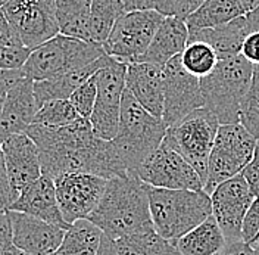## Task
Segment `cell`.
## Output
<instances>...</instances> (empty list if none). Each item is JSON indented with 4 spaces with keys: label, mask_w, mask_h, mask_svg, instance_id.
<instances>
[{
    "label": "cell",
    "mask_w": 259,
    "mask_h": 255,
    "mask_svg": "<svg viewBox=\"0 0 259 255\" xmlns=\"http://www.w3.org/2000/svg\"><path fill=\"white\" fill-rule=\"evenodd\" d=\"M25 134L38 148L41 174L52 180L66 173H92L108 180L128 174L112 140L99 139L90 120L82 117L66 127L31 124Z\"/></svg>",
    "instance_id": "obj_1"
},
{
    "label": "cell",
    "mask_w": 259,
    "mask_h": 255,
    "mask_svg": "<svg viewBox=\"0 0 259 255\" xmlns=\"http://www.w3.org/2000/svg\"><path fill=\"white\" fill-rule=\"evenodd\" d=\"M87 220L112 240L155 230L146 183L136 174L109 178L99 205Z\"/></svg>",
    "instance_id": "obj_2"
},
{
    "label": "cell",
    "mask_w": 259,
    "mask_h": 255,
    "mask_svg": "<svg viewBox=\"0 0 259 255\" xmlns=\"http://www.w3.org/2000/svg\"><path fill=\"white\" fill-rule=\"evenodd\" d=\"M153 229L176 242L212 215L210 195L203 191L161 189L146 185Z\"/></svg>",
    "instance_id": "obj_3"
},
{
    "label": "cell",
    "mask_w": 259,
    "mask_h": 255,
    "mask_svg": "<svg viewBox=\"0 0 259 255\" xmlns=\"http://www.w3.org/2000/svg\"><path fill=\"white\" fill-rule=\"evenodd\" d=\"M166 128L163 120L146 111L125 87L119 126L112 142L128 174H136L140 164L161 146Z\"/></svg>",
    "instance_id": "obj_4"
},
{
    "label": "cell",
    "mask_w": 259,
    "mask_h": 255,
    "mask_svg": "<svg viewBox=\"0 0 259 255\" xmlns=\"http://www.w3.org/2000/svg\"><path fill=\"white\" fill-rule=\"evenodd\" d=\"M253 65L243 55L218 61L209 76L200 79L205 106L213 112L220 124L240 123V106L249 90Z\"/></svg>",
    "instance_id": "obj_5"
},
{
    "label": "cell",
    "mask_w": 259,
    "mask_h": 255,
    "mask_svg": "<svg viewBox=\"0 0 259 255\" xmlns=\"http://www.w3.org/2000/svg\"><path fill=\"white\" fill-rule=\"evenodd\" d=\"M103 55H106V52L99 43L58 34L38 48L32 49L21 69L24 77L32 81L48 80L92 64Z\"/></svg>",
    "instance_id": "obj_6"
},
{
    "label": "cell",
    "mask_w": 259,
    "mask_h": 255,
    "mask_svg": "<svg viewBox=\"0 0 259 255\" xmlns=\"http://www.w3.org/2000/svg\"><path fill=\"white\" fill-rule=\"evenodd\" d=\"M220 126L213 112L203 106L189 114L176 126L166 128L163 137V143L180 154L197 171L203 186L208 175L210 151Z\"/></svg>",
    "instance_id": "obj_7"
},
{
    "label": "cell",
    "mask_w": 259,
    "mask_h": 255,
    "mask_svg": "<svg viewBox=\"0 0 259 255\" xmlns=\"http://www.w3.org/2000/svg\"><path fill=\"white\" fill-rule=\"evenodd\" d=\"M258 142L240 123L220 126L210 151L203 191L210 195L221 183L240 174L253 158Z\"/></svg>",
    "instance_id": "obj_8"
},
{
    "label": "cell",
    "mask_w": 259,
    "mask_h": 255,
    "mask_svg": "<svg viewBox=\"0 0 259 255\" xmlns=\"http://www.w3.org/2000/svg\"><path fill=\"white\" fill-rule=\"evenodd\" d=\"M163 18L155 9L124 12L102 45L106 55L127 65L137 62L150 46Z\"/></svg>",
    "instance_id": "obj_9"
},
{
    "label": "cell",
    "mask_w": 259,
    "mask_h": 255,
    "mask_svg": "<svg viewBox=\"0 0 259 255\" xmlns=\"http://www.w3.org/2000/svg\"><path fill=\"white\" fill-rule=\"evenodd\" d=\"M128 65L108 55V61L96 72L97 97L90 117L93 131L99 139L112 140L119 126L125 74Z\"/></svg>",
    "instance_id": "obj_10"
},
{
    "label": "cell",
    "mask_w": 259,
    "mask_h": 255,
    "mask_svg": "<svg viewBox=\"0 0 259 255\" xmlns=\"http://www.w3.org/2000/svg\"><path fill=\"white\" fill-rule=\"evenodd\" d=\"M2 11L21 43L30 50L61 34L56 0H9Z\"/></svg>",
    "instance_id": "obj_11"
},
{
    "label": "cell",
    "mask_w": 259,
    "mask_h": 255,
    "mask_svg": "<svg viewBox=\"0 0 259 255\" xmlns=\"http://www.w3.org/2000/svg\"><path fill=\"white\" fill-rule=\"evenodd\" d=\"M136 175L149 186L161 189L202 191L203 180L193 167L163 142L137 168Z\"/></svg>",
    "instance_id": "obj_12"
},
{
    "label": "cell",
    "mask_w": 259,
    "mask_h": 255,
    "mask_svg": "<svg viewBox=\"0 0 259 255\" xmlns=\"http://www.w3.org/2000/svg\"><path fill=\"white\" fill-rule=\"evenodd\" d=\"M163 114L166 127H172L199 108L205 106L200 79L192 76L181 64V55L163 66Z\"/></svg>",
    "instance_id": "obj_13"
},
{
    "label": "cell",
    "mask_w": 259,
    "mask_h": 255,
    "mask_svg": "<svg viewBox=\"0 0 259 255\" xmlns=\"http://www.w3.org/2000/svg\"><path fill=\"white\" fill-rule=\"evenodd\" d=\"M56 198L68 224L89 218L106 191L108 178L92 173H66L53 180Z\"/></svg>",
    "instance_id": "obj_14"
},
{
    "label": "cell",
    "mask_w": 259,
    "mask_h": 255,
    "mask_svg": "<svg viewBox=\"0 0 259 255\" xmlns=\"http://www.w3.org/2000/svg\"><path fill=\"white\" fill-rule=\"evenodd\" d=\"M255 196L242 174L221 183L210 193L212 215L220 224L227 242L242 239L243 218Z\"/></svg>",
    "instance_id": "obj_15"
},
{
    "label": "cell",
    "mask_w": 259,
    "mask_h": 255,
    "mask_svg": "<svg viewBox=\"0 0 259 255\" xmlns=\"http://www.w3.org/2000/svg\"><path fill=\"white\" fill-rule=\"evenodd\" d=\"M0 149L5 157L11 188L18 198L27 186L43 175L38 148L28 134L19 133L8 137Z\"/></svg>",
    "instance_id": "obj_16"
},
{
    "label": "cell",
    "mask_w": 259,
    "mask_h": 255,
    "mask_svg": "<svg viewBox=\"0 0 259 255\" xmlns=\"http://www.w3.org/2000/svg\"><path fill=\"white\" fill-rule=\"evenodd\" d=\"M14 246L30 255H52L62 243L65 230L32 215L9 211Z\"/></svg>",
    "instance_id": "obj_17"
},
{
    "label": "cell",
    "mask_w": 259,
    "mask_h": 255,
    "mask_svg": "<svg viewBox=\"0 0 259 255\" xmlns=\"http://www.w3.org/2000/svg\"><path fill=\"white\" fill-rule=\"evenodd\" d=\"M38 105L34 95V81L22 77L3 99L0 117V146L12 134L25 133L34 123Z\"/></svg>",
    "instance_id": "obj_18"
},
{
    "label": "cell",
    "mask_w": 259,
    "mask_h": 255,
    "mask_svg": "<svg viewBox=\"0 0 259 255\" xmlns=\"http://www.w3.org/2000/svg\"><path fill=\"white\" fill-rule=\"evenodd\" d=\"M9 211L28 214L53 226H58L64 230H68L71 226L65 222L61 212L56 198L55 181L46 175H41L38 180H35L21 192L14 204L9 207Z\"/></svg>",
    "instance_id": "obj_19"
},
{
    "label": "cell",
    "mask_w": 259,
    "mask_h": 255,
    "mask_svg": "<svg viewBox=\"0 0 259 255\" xmlns=\"http://www.w3.org/2000/svg\"><path fill=\"white\" fill-rule=\"evenodd\" d=\"M163 66L150 62H133L127 66L125 87L146 111L162 118Z\"/></svg>",
    "instance_id": "obj_20"
},
{
    "label": "cell",
    "mask_w": 259,
    "mask_h": 255,
    "mask_svg": "<svg viewBox=\"0 0 259 255\" xmlns=\"http://www.w3.org/2000/svg\"><path fill=\"white\" fill-rule=\"evenodd\" d=\"M189 43V27L180 16H165L146 53L137 62L165 66L172 58L181 55Z\"/></svg>",
    "instance_id": "obj_21"
},
{
    "label": "cell",
    "mask_w": 259,
    "mask_h": 255,
    "mask_svg": "<svg viewBox=\"0 0 259 255\" xmlns=\"http://www.w3.org/2000/svg\"><path fill=\"white\" fill-rule=\"evenodd\" d=\"M249 32L246 18L242 15L213 28L189 30V42H203L209 45L221 61L242 53L243 42Z\"/></svg>",
    "instance_id": "obj_22"
},
{
    "label": "cell",
    "mask_w": 259,
    "mask_h": 255,
    "mask_svg": "<svg viewBox=\"0 0 259 255\" xmlns=\"http://www.w3.org/2000/svg\"><path fill=\"white\" fill-rule=\"evenodd\" d=\"M106 61H108V55H103L97 61L85 66L66 71L64 74L55 76L48 80L34 81V95H35L38 108L49 100L69 99L82 83H85L90 77H93L100 68H103Z\"/></svg>",
    "instance_id": "obj_23"
},
{
    "label": "cell",
    "mask_w": 259,
    "mask_h": 255,
    "mask_svg": "<svg viewBox=\"0 0 259 255\" xmlns=\"http://www.w3.org/2000/svg\"><path fill=\"white\" fill-rule=\"evenodd\" d=\"M226 243V236L213 215L176 240V246L181 255H217Z\"/></svg>",
    "instance_id": "obj_24"
},
{
    "label": "cell",
    "mask_w": 259,
    "mask_h": 255,
    "mask_svg": "<svg viewBox=\"0 0 259 255\" xmlns=\"http://www.w3.org/2000/svg\"><path fill=\"white\" fill-rule=\"evenodd\" d=\"M93 0H56V18L64 35L90 40V11Z\"/></svg>",
    "instance_id": "obj_25"
},
{
    "label": "cell",
    "mask_w": 259,
    "mask_h": 255,
    "mask_svg": "<svg viewBox=\"0 0 259 255\" xmlns=\"http://www.w3.org/2000/svg\"><path fill=\"white\" fill-rule=\"evenodd\" d=\"M103 232L90 220L82 218L65 230L61 246L52 255H96Z\"/></svg>",
    "instance_id": "obj_26"
},
{
    "label": "cell",
    "mask_w": 259,
    "mask_h": 255,
    "mask_svg": "<svg viewBox=\"0 0 259 255\" xmlns=\"http://www.w3.org/2000/svg\"><path fill=\"white\" fill-rule=\"evenodd\" d=\"M242 15L244 11L237 0H206L184 21L189 30H203L227 24Z\"/></svg>",
    "instance_id": "obj_27"
},
{
    "label": "cell",
    "mask_w": 259,
    "mask_h": 255,
    "mask_svg": "<svg viewBox=\"0 0 259 255\" xmlns=\"http://www.w3.org/2000/svg\"><path fill=\"white\" fill-rule=\"evenodd\" d=\"M118 255H177L176 242L166 240L155 230L134 233L113 240Z\"/></svg>",
    "instance_id": "obj_28"
},
{
    "label": "cell",
    "mask_w": 259,
    "mask_h": 255,
    "mask_svg": "<svg viewBox=\"0 0 259 255\" xmlns=\"http://www.w3.org/2000/svg\"><path fill=\"white\" fill-rule=\"evenodd\" d=\"M125 11L122 0H93L90 11V40L103 45Z\"/></svg>",
    "instance_id": "obj_29"
},
{
    "label": "cell",
    "mask_w": 259,
    "mask_h": 255,
    "mask_svg": "<svg viewBox=\"0 0 259 255\" xmlns=\"http://www.w3.org/2000/svg\"><path fill=\"white\" fill-rule=\"evenodd\" d=\"M218 61L215 50L203 42H189L181 53L183 66L197 79L209 76Z\"/></svg>",
    "instance_id": "obj_30"
},
{
    "label": "cell",
    "mask_w": 259,
    "mask_h": 255,
    "mask_svg": "<svg viewBox=\"0 0 259 255\" xmlns=\"http://www.w3.org/2000/svg\"><path fill=\"white\" fill-rule=\"evenodd\" d=\"M78 118L81 117L75 111L74 105L69 102V99H56V100H49L38 108L32 124L59 128L75 123Z\"/></svg>",
    "instance_id": "obj_31"
},
{
    "label": "cell",
    "mask_w": 259,
    "mask_h": 255,
    "mask_svg": "<svg viewBox=\"0 0 259 255\" xmlns=\"http://www.w3.org/2000/svg\"><path fill=\"white\" fill-rule=\"evenodd\" d=\"M240 124L259 140V65H253L252 81L240 106Z\"/></svg>",
    "instance_id": "obj_32"
},
{
    "label": "cell",
    "mask_w": 259,
    "mask_h": 255,
    "mask_svg": "<svg viewBox=\"0 0 259 255\" xmlns=\"http://www.w3.org/2000/svg\"><path fill=\"white\" fill-rule=\"evenodd\" d=\"M97 97V84H96V74L93 77H90L85 83H82L80 87L71 95L69 102L74 105L75 111L78 112V115L90 120L93 110H95V103H96Z\"/></svg>",
    "instance_id": "obj_33"
},
{
    "label": "cell",
    "mask_w": 259,
    "mask_h": 255,
    "mask_svg": "<svg viewBox=\"0 0 259 255\" xmlns=\"http://www.w3.org/2000/svg\"><path fill=\"white\" fill-rule=\"evenodd\" d=\"M30 49L22 45L0 46V71L21 69L30 56Z\"/></svg>",
    "instance_id": "obj_34"
},
{
    "label": "cell",
    "mask_w": 259,
    "mask_h": 255,
    "mask_svg": "<svg viewBox=\"0 0 259 255\" xmlns=\"http://www.w3.org/2000/svg\"><path fill=\"white\" fill-rule=\"evenodd\" d=\"M242 239L252 246L259 240V196L253 199L243 218Z\"/></svg>",
    "instance_id": "obj_35"
},
{
    "label": "cell",
    "mask_w": 259,
    "mask_h": 255,
    "mask_svg": "<svg viewBox=\"0 0 259 255\" xmlns=\"http://www.w3.org/2000/svg\"><path fill=\"white\" fill-rule=\"evenodd\" d=\"M16 199V195L11 188V181H9V175L6 170V162L3 152L0 149V209L8 211L9 207L14 204Z\"/></svg>",
    "instance_id": "obj_36"
},
{
    "label": "cell",
    "mask_w": 259,
    "mask_h": 255,
    "mask_svg": "<svg viewBox=\"0 0 259 255\" xmlns=\"http://www.w3.org/2000/svg\"><path fill=\"white\" fill-rule=\"evenodd\" d=\"M240 174L243 175V178L246 180L249 189L252 192V195L255 198L259 196V142L256 144V149H255V154H253V158L252 161L244 167L242 170Z\"/></svg>",
    "instance_id": "obj_37"
},
{
    "label": "cell",
    "mask_w": 259,
    "mask_h": 255,
    "mask_svg": "<svg viewBox=\"0 0 259 255\" xmlns=\"http://www.w3.org/2000/svg\"><path fill=\"white\" fill-rule=\"evenodd\" d=\"M14 248L12 240V226L8 211L0 209V255H9Z\"/></svg>",
    "instance_id": "obj_38"
},
{
    "label": "cell",
    "mask_w": 259,
    "mask_h": 255,
    "mask_svg": "<svg viewBox=\"0 0 259 255\" xmlns=\"http://www.w3.org/2000/svg\"><path fill=\"white\" fill-rule=\"evenodd\" d=\"M240 55L252 65H259V31H252L246 35Z\"/></svg>",
    "instance_id": "obj_39"
},
{
    "label": "cell",
    "mask_w": 259,
    "mask_h": 255,
    "mask_svg": "<svg viewBox=\"0 0 259 255\" xmlns=\"http://www.w3.org/2000/svg\"><path fill=\"white\" fill-rule=\"evenodd\" d=\"M12 45H22V43L14 31L12 25L9 24L6 15L0 9V46H12Z\"/></svg>",
    "instance_id": "obj_40"
},
{
    "label": "cell",
    "mask_w": 259,
    "mask_h": 255,
    "mask_svg": "<svg viewBox=\"0 0 259 255\" xmlns=\"http://www.w3.org/2000/svg\"><path fill=\"white\" fill-rule=\"evenodd\" d=\"M24 77L22 69H11V71H0V100L5 99L8 92L15 86L18 81Z\"/></svg>",
    "instance_id": "obj_41"
},
{
    "label": "cell",
    "mask_w": 259,
    "mask_h": 255,
    "mask_svg": "<svg viewBox=\"0 0 259 255\" xmlns=\"http://www.w3.org/2000/svg\"><path fill=\"white\" fill-rule=\"evenodd\" d=\"M217 255H256L255 248L244 240H230Z\"/></svg>",
    "instance_id": "obj_42"
},
{
    "label": "cell",
    "mask_w": 259,
    "mask_h": 255,
    "mask_svg": "<svg viewBox=\"0 0 259 255\" xmlns=\"http://www.w3.org/2000/svg\"><path fill=\"white\" fill-rule=\"evenodd\" d=\"M180 2L181 0H152V9L163 16H177Z\"/></svg>",
    "instance_id": "obj_43"
},
{
    "label": "cell",
    "mask_w": 259,
    "mask_h": 255,
    "mask_svg": "<svg viewBox=\"0 0 259 255\" xmlns=\"http://www.w3.org/2000/svg\"><path fill=\"white\" fill-rule=\"evenodd\" d=\"M205 2L206 0H181L180 2V6H178L177 16L186 19L190 14H193L197 8H200Z\"/></svg>",
    "instance_id": "obj_44"
},
{
    "label": "cell",
    "mask_w": 259,
    "mask_h": 255,
    "mask_svg": "<svg viewBox=\"0 0 259 255\" xmlns=\"http://www.w3.org/2000/svg\"><path fill=\"white\" fill-rule=\"evenodd\" d=\"M244 18H246L249 31H259V5L258 6H255L252 11L246 12V14H244Z\"/></svg>",
    "instance_id": "obj_45"
},
{
    "label": "cell",
    "mask_w": 259,
    "mask_h": 255,
    "mask_svg": "<svg viewBox=\"0 0 259 255\" xmlns=\"http://www.w3.org/2000/svg\"><path fill=\"white\" fill-rule=\"evenodd\" d=\"M125 11H143L152 9V0H122Z\"/></svg>",
    "instance_id": "obj_46"
},
{
    "label": "cell",
    "mask_w": 259,
    "mask_h": 255,
    "mask_svg": "<svg viewBox=\"0 0 259 255\" xmlns=\"http://www.w3.org/2000/svg\"><path fill=\"white\" fill-rule=\"evenodd\" d=\"M96 255H118L113 240L103 235L102 242H100V248H99V251H97Z\"/></svg>",
    "instance_id": "obj_47"
},
{
    "label": "cell",
    "mask_w": 259,
    "mask_h": 255,
    "mask_svg": "<svg viewBox=\"0 0 259 255\" xmlns=\"http://www.w3.org/2000/svg\"><path fill=\"white\" fill-rule=\"evenodd\" d=\"M237 2L240 3V6L243 8L244 14L249 12V11H252V0H237Z\"/></svg>",
    "instance_id": "obj_48"
},
{
    "label": "cell",
    "mask_w": 259,
    "mask_h": 255,
    "mask_svg": "<svg viewBox=\"0 0 259 255\" xmlns=\"http://www.w3.org/2000/svg\"><path fill=\"white\" fill-rule=\"evenodd\" d=\"M9 255H30V254H27V252H24V251H21V249H18V248H12L11 249V252H9Z\"/></svg>",
    "instance_id": "obj_49"
},
{
    "label": "cell",
    "mask_w": 259,
    "mask_h": 255,
    "mask_svg": "<svg viewBox=\"0 0 259 255\" xmlns=\"http://www.w3.org/2000/svg\"><path fill=\"white\" fill-rule=\"evenodd\" d=\"M259 5V0H252V9L255 8V6H258Z\"/></svg>",
    "instance_id": "obj_50"
},
{
    "label": "cell",
    "mask_w": 259,
    "mask_h": 255,
    "mask_svg": "<svg viewBox=\"0 0 259 255\" xmlns=\"http://www.w3.org/2000/svg\"><path fill=\"white\" fill-rule=\"evenodd\" d=\"M8 2H9V0H0V9H2V8H3V6L8 3Z\"/></svg>",
    "instance_id": "obj_51"
},
{
    "label": "cell",
    "mask_w": 259,
    "mask_h": 255,
    "mask_svg": "<svg viewBox=\"0 0 259 255\" xmlns=\"http://www.w3.org/2000/svg\"><path fill=\"white\" fill-rule=\"evenodd\" d=\"M2 106H3V100H0V117H2Z\"/></svg>",
    "instance_id": "obj_52"
},
{
    "label": "cell",
    "mask_w": 259,
    "mask_h": 255,
    "mask_svg": "<svg viewBox=\"0 0 259 255\" xmlns=\"http://www.w3.org/2000/svg\"><path fill=\"white\" fill-rule=\"evenodd\" d=\"M177 255H181V254H180V252H178V254Z\"/></svg>",
    "instance_id": "obj_53"
},
{
    "label": "cell",
    "mask_w": 259,
    "mask_h": 255,
    "mask_svg": "<svg viewBox=\"0 0 259 255\" xmlns=\"http://www.w3.org/2000/svg\"><path fill=\"white\" fill-rule=\"evenodd\" d=\"M256 255H259V252H258V254H256Z\"/></svg>",
    "instance_id": "obj_54"
}]
</instances>
